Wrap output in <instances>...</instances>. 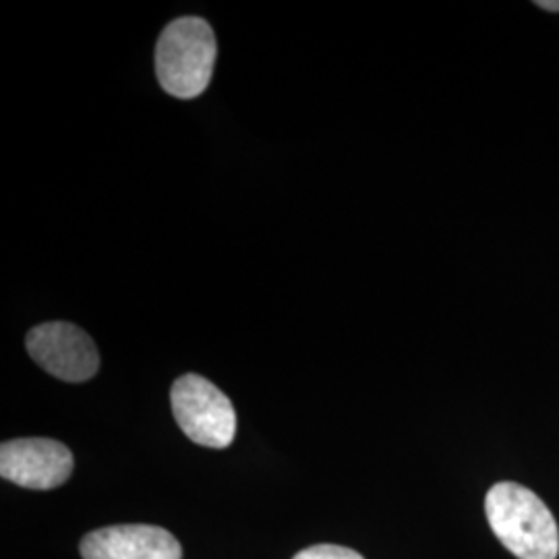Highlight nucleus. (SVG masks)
Segmentation results:
<instances>
[{
    "mask_svg": "<svg viewBox=\"0 0 559 559\" xmlns=\"http://www.w3.org/2000/svg\"><path fill=\"white\" fill-rule=\"evenodd\" d=\"M485 514L493 535L519 559H558V522L531 489L498 483L487 491Z\"/></svg>",
    "mask_w": 559,
    "mask_h": 559,
    "instance_id": "obj_1",
    "label": "nucleus"
},
{
    "mask_svg": "<svg viewBox=\"0 0 559 559\" xmlns=\"http://www.w3.org/2000/svg\"><path fill=\"white\" fill-rule=\"evenodd\" d=\"M216 52L207 21L182 17L166 25L156 46V73L164 92L180 100L198 98L212 81Z\"/></svg>",
    "mask_w": 559,
    "mask_h": 559,
    "instance_id": "obj_2",
    "label": "nucleus"
},
{
    "mask_svg": "<svg viewBox=\"0 0 559 559\" xmlns=\"http://www.w3.org/2000/svg\"><path fill=\"white\" fill-rule=\"evenodd\" d=\"M173 415L182 433L195 443L222 450L237 433V413L230 399L212 381L187 373L170 390Z\"/></svg>",
    "mask_w": 559,
    "mask_h": 559,
    "instance_id": "obj_3",
    "label": "nucleus"
},
{
    "mask_svg": "<svg viewBox=\"0 0 559 559\" xmlns=\"http://www.w3.org/2000/svg\"><path fill=\"white\" fill-rule=\"evenodd\" d=\"M32 359L50 376L71 383L92 380L98 373L100 357L92 338L73 323H41L27 334Z\"/></svg>",
    "mask_w": 559,
    "mask_h": 559,
    "instance_id": "obj_4",
    "label": "nucleus"
},
{
    "mask_svg": "<svg viewBox=\"0 0 559 559\" xmlns=\"http://www.w3.org/2000/svg\"><path fill=\"white\" fill-rule=\"evenodd\" d=\"M73 473V454L60 441L46 438L4 441L0 445V475L25 489L48 491Z\"/></svg>",
    "mask_w": 559,
    "mask_h": 559,
    "instance_id": "obj_5",
    "label": "nucleus"
},
{
    "mask_svg": "<svg viewBox=\"0 0 559 559\" xmlns=\"http://www.w3.org/2000/svg\"><path fill=\"white\" fill-rule=\"evenodd\" d=\"M83 559H180L182 549L166 528L152 524H119L85 535Z\"/></svg>",
    "mask_w": 559,
    "mask_h": 559,
    "instance_id": "obj_6",
    "label": "nucleus"
},
{
    "mask_svg": "<svg viewBox=\"0 0 559 559\" xmlns=\"http://www.w3.org/2000/svg\"><path fill=\"white\" fill-rule=\"evenodd\" d=\"M295 559H362V556L340 545H313L309 549H302Z\"/></svg>",
    "mask_w": 559,
    "mask_h": 559,
    "instance_id": "obj_7",
    "label": "nucleus"
},
{
    "mask_svg": "<svg viewBox=\"0 0 559 559\" xmlns=\"http://www.w3.org/2000/svg\"><path fill=\"white\" fill-rule=\"evenodd\" d=\"M537 7L545 9V11H551V13H558L559 0H539V2H537Z\"/></svg>",
    "mask_w": 559,
    "mask_h": 559,
    "instance_id": "obj_8",
    "label": "nucleus"
}]
</instances>
